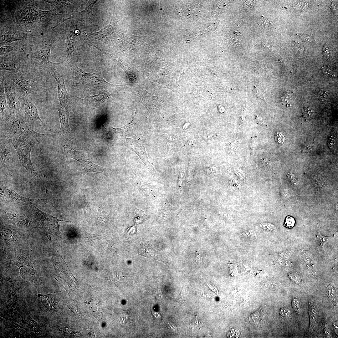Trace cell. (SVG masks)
I'll use <instances>...</instances> for the list:
<instances>
[{
    "instance_id": "6da1fadb",
    "label": "cell",
    "mask_w": 338,
    "mask_h": 338,
    "mask_svg": "<svg viewBox=\"0 0 338 338\" xmlns=\"http://www.w3.org/2000/svg\"><path fill=\"white\" fill-rule=\"evenodd\" d=\"M72 81L77 85L83 86L91 90L118 88L125 84H115L106 81L99 73L84 71L76 66L73 68Z\"/></svg>"
},
{
    "instance_id": "7a4b0ae2",
    "label": "cell",
    "mask_w": 338,
    "mask_h": 338,
    "mask_svg": "<svg viewBox=\"0 0 338 338\" xmlns=\"http://www.w3.org/2000/svg\"><path fill=\"white\" fill-rule=\"evenodd\" d=\"M0 78L3 81L6 97L11 113L22 114L23 111L24 100L26 98L8 75L1 74Z\"/></svg>"
},
{
    "instance_id": "3957f363",
    "label": "cell",
    "mask_w": 338,
    "mask_h": 338,
    "mask_svg": "<svg viewBox=\"0 0 338 338\" xmlns=\"http://www.w3.org/2000/svg\"><path fill=\"white\" fill-rule=\"evenodd\" d=\"M1 129L12 138L27 137L30 134L31 128L27 124L24 116L22 114L11 113L8 117L0 120Z\"/></svg>"
},
{
    "instance_id": "277c9868",
    "label": "cell",
    "mask_w": 338,
    "mask_h": 338,
    "mask_svg": "<svg viewBox=\"0 0 338 338\" xmlns=\"http://www.w3.org/2000/svg\"><path fill=\"white\" fill-rule=\"evenodd\" d=\"M27 137L18 136L11 138L10 141L13 146L22 166L26 170L35 176L37 173L34 169L30 158V153L33 146Z\"/></svg>"
},
{
    "instance_id": "5b68a950",
    "label": "cell",
    "mask_w": 338,
    "mask_h": 338,
    "mask_svg": "<svg viewBox=\"0 0 338 338\" xmlns=\"http://www.w3.org/2000/svg\"><path fill=\"white\" fill-rule=\"evenodd\" d=\"M24 116L29 126L38 132L48 133L52 129L41 119L35 105L27 97L23 105Z\"/></svg>"
},
{
    "instance_id": "8992f818",
    "label": "cell",
    "mask_w": 338,
    "mask_h": 338,
    "mask_svg": "<svg viewBox=\"0 0 338 338\" xmlns=\"http://www.w3.org/2000/svg\"><path fill=\"white\" fill-rule=\"evenodd\" d=\"M64 151L67 157L75 159L80 164L82 173L95 172L105 174L108 170L91 161L81 152L76 151L68 145L64 146Z\"/></svg>"
},
{
    "instance_id": "52a82bcc",
    "label": "cell",
    "mask_w": 338,
    "mask_h": 338,
    "mask_svg": "<svg viewBox=\"0 0 338 338\" xmlns=\"http://www.w3.org/2000/svg\"><path fill=\"white\" fill-rule=\"evenodd\" d=\"M32 208L35 218L44 229L48 239L51 240V238L49 234L59 237L61 233L59 230L60 226L58 222L59 221L68 222L59 220L56 217L42 211L35 206Z\"/></svg>"
},
{
    "instance_id": "ba28073f",
    "label": "cell",
    "mask_w": 338,
    "mask_h": 338,
    "mask_svg": "<svg viewBox=\"0 0 338 338\" xmlns=\"http://www.w3.org/2000/svg\"><path fill=\"white\" fill-rule=\"evenodd\" d=\"M110 16V22L108 24L101 28L99 32L88 33L89 35L93 38L100 40L107 44H111L119 40L122 33L118 29L116 19L111 15Z\"/></svg>"
},
{
    "instance_id": "9c48e42d",
    "label": "cell",
    "mask_w": 338,
    "mask_h": 338,
    "mask_svg": "<svg viewBox=\"0 0 338 338\" xmlns=\"http://www.w3.org/2000/svg\"><path fill=\"white\" fill-rule=\"evenodd\" d=\"M57 64L53 63L49 69V72L56 81L58 87V98L60 105L68 108L71 97L66 88L63 71L57 66Z\"/></svg>"
},
{
    "instance_id": "30bf717a",
    "label": "cell",
    "mask_w": 338,
    "mask_h": 338,
    "mask_svg": "<svg viewBox=\"0 0 338 338\" xmlns=\"http://www.w3.org/2000/svg\"><path fill=\"white\" fill-rule=\"evenodd\" d=\"M7 75L25 98L29 94L37 91L41 87L39 84L20 72Z\"/></svg>"
},
{
    "instance_id": "8fae6325",
    "label": "cell",
    "mask_w": 338,
    "mask_h": 338,
    "mask_svg": "<svg viewBox=\"0 0 338 338\" xmlns=\"http://www.w3.org/2000/svg\"><path fill=\"white\" fill-rule=\"evenodd\" d=\"M55 9L43 11L33 6L25 8L18 13V18L20 21L25 23L32 24L40 21L42 19L51 14H55Z\"/></svg>"
},
{
    "instance_id": "7c38bea8",
    "label": "cell",
    "mask_w": 338,
    "mask_h": 338,
    "mask_svg": "<svg viewBox=\"0 0 338 338\" xmlns=\"http://www.w3.org/2000/svg\"><path fill=\"white\" fill-rule=\"evenodd\" d=\"M138 100L151 113L154 114L158 110L161 101L159 97L151 94L144 90L137 91Z\"/></svg>"
},
{
    "instance_id": "4fadbf2b",
    "label": "cell",
    "mask_w": 338,
    "mask_h": 338,
    "mask_svg": "<svg viewBox=\"0 0 338 338\" xmlns=\"http://www.w3.org/2000/svg\"><path fill=\"white\" fill-rule=\"evenodd\" d=\"M1 194L2 198L6 201L18 203L24 205L33 204L39 200L23 197L17 193L12 189L6 187L2 189Z\"/></svg>"
},
{
    "instance_id": "5bb4252c",
    "label": "cell",
    "mask_w": 338,
    "mask_h": 338,
    "mask_svg": "<svg viewBox=\"0 0 338 338\" xmlns=\"http://www.w3.org/2000/svg\"><path fill=\"white\" fill-rule=\"evenodd\" d=\"M59 113L60 127L58 132V136L64 139L69 138L71 136V131L69 123V113L68 108L61 106L57 107Z\"/></svg>"
},
{
    "instance_id": "9a60e30c",
    "label": "cell",
    "mask_w": 338,
    "mask_h": 338,
    "mask_svg": "<svg viewBox=\"0 0 338 338\" xmlns=\"http://www.w3.org/2000/svg\"><path fill=\"white\" fill-rule=\"evenodd\" d=\"M20 60L15 57H7L1 58L0 70L8 72L7 74H15L19 72L20 67Z\"/></svg>"
},
{
    "instance_id": "2e32d148",
    "label": "cell",
    "mask_w": 338,
    "mask_h": 338,
    "mask_svg": "<svg viewBox=\"0 0 338 338\" xmlns=\"http://www.w3.org/2000/svg\"><path fill=\"white\" fill-rule=\"evenodd\" d=\"M50 48L44 46L35 53L33 56L35 62L40 65L48 66L49 68L53 64L50 60Z\"/></svg>"
},
{
    "instance_id": "e0dca14e",
    "label": "cell",
    "mask_w": 338,
    "mask_h": 338,
    "mask_svg": "<svg viewBox=\"0 0 338 338\" xmlns=\"http://www.w3.org/2000/svg\"><path fill=\"white\" fill-rule=\"evenodd\" d=\"M74 30L71 29L67 37V51L69 55V59L73 64L76 63L78 59V53L77 51L76 37Z\"/></svg>"
},
{
    "instance_id": "ac0fdd59",
    "label": "cell",
    "mask_w": 338,
    "mask_h": 338,
    "mask_svg": "<svg viewBox=\"0 0 338 338\" xmlns=\"http://www.w3.org/2000/svg\"><path fill=\"white\" fill-rule=\"evenodd\" d=\"M94 46L97 49L100 51L102 53L107 55L115 62L125 71L131 83H136V78L135 73L132 68L128 64L123 62L120 59L115 57L110 54L98 48L95 45Z\"/></svg>"
},
{
    "instance_id": "d6986e66",
    "label": "cell",
    "mask_w": 338,
    "mask_h": 338,
    "mask_svg": "<svg viewBox=\"0 0 338 338\" xmlns=\"http://www.w3.org/2000/svg\"><path fill=\"white\" fill-rule=\"evenodd\" d=\"M0 120L9 116L12 113L8 105L6 97L3 80L0 78Z\"/></svg>"
},
{
    "instance_id": "ffe728a7",
    "label": "cell",
    "mask_w": 338,
    "mask_h": 338,
    "mask_svg": "<svg viewBox=\"0 0 338 338\" xmlns=\"http://www.w3.org/2000/svg\"><path fill=\"white\" fill-rule=\"evenodd\" d=\"M109 98L108 95L103 92L96 95L89 96L81 99L86 104L99 106L107 102Z\"/></svg>"
},
{
    "instance_id": "44dd1931",
    "label": "cell",
    "mask_w": 338,
    "mask_h": 338,
    "mask_svg": "<svg viewBox=\"0 0 338 338\" xmlns=\"http://www.w3.org/2000/svg\"><path fill=\"white\" fill-rule=\"evenodd\" d=\"M97 0H89L85 6V9L83 10L78 12H76V14L70 17L65 19L63 22L69 19L76 18L79 20L86 21L88 20L90 13H92V8L95 4Z\"/></svg>"
},
{
    "instance_id": "7402d4cb",
    "label": "cell",
    "mask_w": 338,
    "mask_h": 338,
    "mask_svg": "<svg viewBox=\"0 0 338 338\" xmlns=\"http://www.w3.org/2000/svg\"><path fill=\"white\" fill-rule=\"evenodd\" d=\"M26 34L24 33L9 31L0 34V44L16 41L25 38Z\"/></svg>"
},
{
    "instance_id": "603a6c76",
    "label": "cell",
    "mask_w": 338,
    "mask_h": 338,
    "mask_svg": "<svg viewBox=\"0 0 338 338\" xmlns=\"http://www.w3.org/2000/svg\"><path fill=\"white\" fill-rule=\"evenodd\" d=\"M55 7L59 13H64L67 10H71L73 9V4L74 1L71 0H44Z\"/></svg>"
},
{
    "instance_id": "cb8c5ba5",
    "label": "cell",
    "mask_w": 338,
    "mask_h": 338,
    "mask_svg": "<svg viewBox=\"0 0 338 338\" xmlns=\"http://www.w3.org/2000/svg\"><path fill=\"white\" fill-rule=\"evenodd\" d=\"M134 115H133L131 121L125 125L118 128L113 127L112 128L115 133L122 136H125L129 134L131 130L134 123Z\"/></svg>"
},
{
    "instance_id": "d4e9b609",
    "label": "cell",
    "mask_w": 338,
    "mask_h": 338,
    "mask_svg": "<svg viewBox=\"0 0 338 338\" xmlns=\"http://www.w3.org/2000/svg\"><path fill=\"white\" fill-rule=\"evenodd\" d=\"M84 237L86 241L94 247H98L100 244L102 235H95L85 231Z\"/></svg>"
},
{
    "instance_id": "484cf974",
    "label": "cell",
    "mask_w": 338,
    "mask_h": 338,
    "mask_svg": "<svg viewBox=\"0 0 338 338\" xmlns=\"http://www.w3.org/2000/svg\"><path fill=\"white\" fill-rule=\"evenodd\" d=\"M81 190L82 197V207L86 219L89 220L91 218V210L83 191L81 189Z\"/></svg>"
},
{
    "instance_id": "4316f807",
    "label": "cell",
    "mask_w": 338,
    "mask_h": 338,
    "mask_svg": "<svg viewBox=\"0 0 338 338\" xmlns=\"http://www.w3.org/2000/svg\"><path fill=\"white\" fill-rule=\"evenodd\" d=\"M42 301L43 305L49 310H53L54 308V297L52 294H47L42 297Z\"/></svg>"
},
{
    "instance_id": "83f0119b",
    "label": "cell",
    "mask_w": 338,
    "mask_h": 338,
    "mask_svg": "<svg viewBox=\"0 0 338 338\" xmlns=\"http://www.w3.org/2000/svg\"><path fill=\"white\" fill-rule=\"evenodd\" d=\"M29 131L30 134L37 141L39 146L40 153H41L42 152V149L41 148L42 142L45 137L49 134H43L38 133L34 131L31 128L29 129Z\"/></svg>"
},
{
    "instance_id": "f1b7e54d",
    "label": "cell",
    "mask_w": 338,
    "mask_h": 338,
    "mask_svg": "<svg viewBox=\"0 0 338 338\" xmlns=\"http://www.w3.org/2000/svg\"><path fill=\"white\" fill-rule=\"evenodd\" d=\"M9 148L6 145L1 142L0 145V162L1 164H4L8 158L9 155Z\"/></svg>"
},
{
    "instance_id": "f546056e",
    "label": "cell",
    "mask_w": 338,
    "mask_h": 338,
    "mask_svg": "<svg viewBox=\"0 0 338 338\" xmlns=\"http://www.w3.org/2000/svg\"><path fill=\"white\" fill-rule=\"evenodd\" d=\"M316 237L319 241L320 244L321 246L323 249L324 252H325V251L324 248L325 245L327 242L333 239L334 237H327L322 236L320 234L319 231L318 233H317Z\"/></svg>"
},
{
    "instance_id": "4dcf8cb0",
    "label": "cell",
    "mask_w": 338,
    "mask_h": 338,
    "mask_svg": "<svg viewBox=\"0 0 338 338\" xmlns=\"http://www.w3.org/2000/svg\"><path fill=\"white\" fill-rule=\"evenodd\" d=\"M253 93L254 96L266 102L264 91L260 87L256 85L254 86L253 89Z\"/></svg>"
},
{
    "instance_id": "1f68e13d",
    "label": "cell",
    "mask_w": 338,
    "mask_h": 338,
    "mask_svg": "<svg viewBox=\"0 0 338 338\" xmlns=\"http://www.w3.org/2000/svg\"><path fill=\"white\" fill-rule=\"evenodd\" d=\"M258 23L261 28L265 29H269L271 27V24L269 21L264 17L260 18Z\"/></svg>"
},
{
    "instance_id": "d6a6232c",
    "label": "cell",
    "mask_w": 338,
    "mask_h": 338,
    "mask_svg": "<svg viewBox=\"0 0 338 338\" xmlns=\"http://www.w3.org/2000/svg\"><path fill=\"white\" fill-rule=\"evenodd\" d=\"M310 324L312 326H314L316 319V311L315 308L312 306L310 309Z\"/></svg>"
},
{
    "instance_id": "836d02e7",
    "label": "cell",
    "mask_w": 338,
    "mask_h": 338,
    "mask_svg": "<svg viewBox=\"0 0 338 338\" xmlns=\"http://www.w3.org/2000/svg\"><path fill=\"white\" fill-rule=\"evenodd\" d=\"M135 212L136 215L135 219V223H139L141 222L145 217L143 211L141 210L136 209Z\"/></svg>"
},
{
    "instance_id": "e575fe53",
    "label": "cell",
    "mask_w": 338,
    "mask_h": 338,
    "mask_svg": "<svg viewBox=\"0 0 338 338\" xmlns=\"http://www.w3.org/2000/svg\"><path fill=\"white\" fill-rule=\"evenodd\" d=\"M302 113L304 118L306 121L311 119L313 116L312 110L309 107L304 108L302 110Z\"/></svg>"
},
{
    "instance_id": "d590c367",
    "label": "cell",
    "mask_w": 338,
    "mask_h": 338,
    "mask_svg": "<svg viewBox=\"0 0 338 338\" xmlns=\"http://www.w3.org/2000/svg\"><path fill=\"white\" fill-rule=\"evenodd\" d=\"M295 223V220L293 217L288 216L286 218L284 226L286 227L289 228H292L294 226Z\"/></svg>"
},
{
    "instance_id": "8d00e7d4",
    "label": "cell",
    "mask_w": 338,
    "mask_h": 338,
    "mask_svg": "<svg viewBox=\"0 0 338 338\" xmlns=\"http://www.w3.org/2000/svg\"><path fill=\"white\" fill-rule=\"evenodd\" d=\"M322 71L325 75L328 76H333V74L330 67L327 65H325L322 67Z\"/></svg>"
},
{
    "instance_id": "74e56055",
    "label": "cell",
    "mask_w": 338,
    "mask_h": 338,
    "mask_svg": "<svg viewBox=\"0 0 338 338\" xmlns=\"http://www.w3.org/2000/svg\"><path fill=\"white\" fill-rule=\"evenodd\" d=\"M318 98L321 101H325L327 100L328 97V94L325 91L321 90L320 91L318 94Z\"/></svg>"
},
{
    "instance_id": "f35d334b",
    "label": "cell",
    "mask_w": 338,
    "mask_h": 338,
    "mask_svg": "<svg viewBox=\"0 0 338 338\" xmlns=\"http://www.w3.org/2000/svg\"><path fill=\"white\" fill-rule=\"evenodd\" d=\"M13 49V48L12 46H2L0 48V54H6L12 51Z\"/></svg>"
},
{
    "instance_id": "ab89813d",
    "label": "cell",
    "mask_w": 338,
    "mask_h": 338,
    "mask_svg": "<svg viewBox=\"0 0 338 338\" xmlns=\"http://www.w3.org/2000/svg\"><path fill=\"white\" fill-rule=\"evenodd\" d=\"M292 305L293 308L297 313L300 311L299 302L297 299L293 298L292 300Z\"/></svg>"
},
{
    "instance_id": "60d3db41",
    "label": "cell",
    "mask_w": 338,
    "mask_h": 338,
    "mask_svg": "<svg viewBox=\"0 0 338 338\" xmlns=\"http://www.w3.org/2000/svg\"><path fill=\"white\" fill-rule=\"evenodd\" d=\"M255 4V2L253 1H246L244 3V7L247 10H250L253 8Z\"/></svg>"
},
{
    "instance_id": "b9f144b4",
    "label": "cell",
    "mask_w": 338,
    "mask_h": 338,
    "mask_svg": "<svg viewBox=\"0 0 338 338\" xmlns=\"http://www.w3.org/2000/svg\"><path fill=\"white\" fill-rule=\"evenodd\" d=\"M279 313L281 316L283 317H288L290 314V311L288 309L282 308L279 310Z\"/></svg>"
},
{
    "instance_id": "7bdbcfd3",
    "label": "cell",
    "mask_w": 338,
    "mask_h": 338,
    "mask_svg": "<svg viewBox=\"0 0 338 338\" xmlns=\"http://www.w3.org/2000/svg\"><path fill=\"white\" fill-rule=\"evenodd\" d=\"M328 293L329 296L331 298H333L335 296V291L334 288L331 286H330L327 288Z\"/></svg>"
},
{
    "instance_id": "ee69618b",
    "label": "cell",
    "mask_w": 338,
    "mask_h": 338,
    "mask_svg": "<svg viewBox=\"0 0 338 338\" xmlns=\"http://www.w3.org/2000/svg\"><path fill=\"white\" fill-rule=\"evenodd\" d=\"M289 277L292 281L296 284H299L301 282L300 277L297 275L293 274H289Z\"/></svg>"
},
{
    "instance_id": "f6af8a7d",
    "label": "cell",
    "mask_w": 338,
    "mask_h": 338,
    "mask_svg": "<svg viewBox=\"0 0 338 338\" xmlns=\"http://www.w3.org/2000/svg\"><path fill=\"white\" fill-rule=\"evenodd\" d=\"M276 141L279 143H281L284 141V136L279 132L276 133L275 136Z\"/></svg>"
},
{
    "instance_id": "bcb514c9",
    "label": "cell",
    "mask_w": 338,
    "mask_h": 338,
    "mask_svg": "<svg viewBox=\"0 0 338 338\" xmlns=\"http://www.w3.org/2000/svg\"><path fill=\"white\" fill-rule=\"evenodd\" d=\"M306 4V3L305 4V3L302 2L296 3H295L294 7L299 9L304 8L307 6Z\"/></svg>"
},
{
    "instance_id": "7dc6e473",
    "label": "cell",
    "mask_w": 338,
    "mask_h": 338,
    "mask_svg": "<svg viewBox=\"0 0 338 338\" xmlns=\"http://www.w3.org/2000/svg\"><path fill=\"white\" fill-rule=\"evenodd\" d=\"M335 138L334 137H333V136H331L330 138H329L328 141V145L329 148H332V147L335 144Z\"/></svg>"
},
{
    "instance_id": "c3c4849f",
    "label": "cell",
    "mask_w": 338,
    "mask_h": 338,
    "mask_svg": "<svg viewBox=\"0 0 338 338\" xmlns=\"http://www.w3.org/2000/svg\"><path fill=\"white\" fill-rule=\"evenodd\" d=\"M195 260L196 262H201L202 258L200 254L197 251L195 253Z\"/></svg>"
},
{
    "instance_id": "681fc988",
    "label": "cell",
    "mask_w": 338,
    "mask_h": 338,
    "mask_svg": "<svg viewBox=\"0 0 338 338\" xmlns=\"http://www.w3.org/2000/svg\"><path fill=\"white\" fill-rule=\"evenodd\" d=\"M290 99V95H284L282 97V101L284 104L287 103L289 102Z\"/></svg>"
},
{
    "instance_id": "f907efd6",
    "label": "cell",
    "mask_w": 338,
    "mask_h": 338,
    "mask_svg": "<svg viewBox=\"0 0 338 338\" xmlns=\"http://www.w3.org/2000/svg\"><path fill=\"white\" fill-rule=\"evenodd\" d=\"M323 54L327 58H328L330 56L329 50L327 47H324L323 49Z\"/></svg>"
},
{
    "instance_id": "816d5d0a",
    "label": "cell",
    "mask_w": 338,
    "mask_h": 338,
    "mask_svg": "<svg viewBox=\"0 0 338 338\" xmlns=\"http://www.w3.org/2000/svg\"><path fill=\"white\" fill-rule=\"evenodd\" d=\"M333 327L335 333L338 335V322H335L333 324Z\"/></svg>"
},
{
    "instance_id": "f5cc1de1",
    "label": "cell",
    "mask_w": 338,
    "mask_h": 338,
    "mask_svg": "<svg viewBox=\"0 0 338 338\" xmlns=\"http://www.w3.org/2000/svg\"><path fill=\"white\" fill-rule=\"evenodd\" d=\"M325 333L326 335L328 337H330V330H329V329H328L327 328H325Z\"/></svg>"
},
{
    "instance_id": "db71d44e",
    "label": "cell",
    "mask_w": 338,
    "mask_h": 338,
    "mask_svg": "<svg viewBox=\"0 0 338 338\" xmlns=\"http://www.w3.org/2000/svg\"><path fill=\"white\" fill-rule=\"evenodd\" d=\"M331 5V8L333 10H336V9L337 8V4H336L334 3Z\"/></svg>"
},
{
    "instance_id": "11a10c76",
    "label": "cell",
    "mask_w": 338,
    "mask_h": 338,
    "mask_svg": "<svg viewBox=\"0 0 338 338\" xmlns=\"http://www.w3.org/2000/svg\"><path fill=\"white\" fill-rule=\"evenodd\" d=\"M302 39L305 42H309L310 41V38L309 37H307V36H304L302 37Z\"/></svg>"
},
{
    "instance_id": "9f6ffc18",
    "label": "cell",
    "mask_w": 338,
    "mask_h": 338,
    "mask_svg": "<svg viewBox=\"0 0 338 338\" xmlns=\"http://www.w3.org/2000/svg\"><path fill=\"white\" fill-rule=\"evenodd\" d=\"M194 143V141L193 140H190L187 142V145L188 146H191V145H193Z\"/></svg>"
},
{
    "instance_id": "6f0895ef",
    "label": "cell",
    "mask_w": 338,
    "mask_h": 338,
    "mask_svg": "<svg viewBox=\"0 0 338 338\" xmlns=\"http://www.w3.org/2000/svg\"><path fill=\"white\" fill-rule=\"evenodd\" d=\"M300 49H301V48H302H302H299V49H300ZM298 49H298V50H299V48H298Z\"/></svg>"
}]
</instances>
